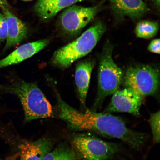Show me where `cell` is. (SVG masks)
<instances>
[{
    "mask_svg": "<svg viewBox=\"0 0 160 160\" xmlns=\"http://www.w3.org/2000/svg\"><path fill=\"white\" fill-rule=\"evenodd\" d=\"M0 160H2L1 159H0Z\"/></svg>",
    "mask_w": 160,
    "mask_h": 160,
    "instance_id": "25",
    "label": "cell"
},
{
    "mask_svg": "<svg viewBox=\"0 0 160 160\" xmlns=\"http://www.w3.org/2000/svg\"><path fill=\"white\" fill-rule=\"evenodd\" d=\"M0 90L13 94L19 98L24 111L26 122L53 115L51 104L36 83L18 80L11 85L0 84Z\"/></svg>",
    "mask_w": 160,
    "mask_h": 160,
    "instance_id": "2",
    "label": "cell"
},
{
    "mask_svg": "<svg viewBox=\"0 0 160 160\" xmlns=\"http://www.w3.org/2000/svg\"><path fill=\"white\" fill-rule=\"evenodd\" d=\"M106 28L97 21L72 42L56 51L51 62L57 67L65 68L92 51L105 33Z\"/></svg>",
    "mask_w": 160,
    "mask_h": 160,
    "instance_id": "3",
    "label": "cell"
},
{
    "mask_svg": "<svg viewBox=\"0 0 160 160\" xmlns=\"http://www.w3.org/2000/svg\"><path fill=\"white\" fill-rule=\"evenodd\" d=\"M8 4L7 0H0V7L1 8L3 7L8 8Z\"/></svg>",
    "mask_w": 160,
    "mask_h": 160,
    "instance_id": "21",
    "label": "cell"
},
{
    "mask_svg": "<svg viewBox=\"0 0 160 160\" xmlns=\"http://www.w3.org/2000/svg\"><path fill=\"white\" fill-rule=\"evenodd\" d=\"M7 20L8 32L6 43L2 54L18 44L27 37L28 28L22 21L10 12L8 8H1Z\"/></svg>",
    "mask_w": 160,
    "mask_h": 160,
    "instance_id": "9",
    "label": "cell"
},
{
    "mask_svg": "<svg viewBox=\"0 0 160 160\" xmlns=\"http://www.w3.org/2000/svg\"><path fill=\"white\" fill-rule=\"evenodd\" d=\"M112 9L119 17H128L134 21L142 17L149 11L143 0H109Z\"/></svg>",
    "mask_w": 160,
    "mask_h": 160,
    "instance_id": "11",
    "label": "cell"
},
{
    "mask_svg": "<svg viewBox=\"0 0 160 160\" xmlns=\"http://www.w3.org/2000/svg\"><path fill=\"white\" fill-rule=\"evenodd\" d=\"M52 147L51 140L47 139L24 141L19 145L20 160H43Z\"/></svg>",
    "mask_w": 160,
    "mask_h": 160,
    "instance_id": "12",
    "label": "cell"
},
{
    "mask_svg": "<svg viewBox=\"0 0 160 160\" xmlns=\"http://www.w3.org/2000/svg\"><path fill=\"white\" fill-rule=\"evenodd\" d=\"M148 49L151 52L159 54L160 39H157L152 40L149 43Z\"/></svg>",
    "mask_w": 160,
    "mask_h": 160,
    "instance_id": "19",
    "label": "cell"
},
{
    "mask_svg": "<svg viewBox=\"0 0 160 160\" xmlns=\"http://www.w3.org/2000/svg\"><path fill=\"white\" fill-rule=\"evenodd\" d=\"M77 155L74 150L68 146L59 145L53 151L49 152L43 160H76Z\"/></svg>",
    "mask_w": 160,
    "mask_h": 160,
    "instance_id": "16",
    "label": "cell"
},
{
    "mask_svg": "<svg viewBox=\"0 0 160 160\" xmlns=\"http://www.w3.org/2000/svg\"><path fill=\"white\" fill-rule=\"evenodd\" d=\"M94 62L91 60H87L78 63L76 66L75 81L80 101L82 104L85 105L90 79Z\"/></svg>",
    "mask_w": 160,
    "mask_h": 160,
    "instance_id": "14",
    "label": "cell"
},
{
    "mask_svg": "<svg viewBox=\"0 0 160 160\" xmlns=\"http://www.w3.org/2000/svg\"><path fill=\"white\" fill-rule=\"evenodd\" d=\"M8 26L4 15L0 13V45L7 39Z\"/></svg>",
    "mask_w": 160,
    "mask_h": 160,
    "instance_id": "18",
    "label": "cell"
},
{
    "mask_svg": "<svg viewBox=\"0 0 160 160\" xmlns=\"http://www.w3.org/2000/svg\"><path fill=\"white\" fill-rule=\"evenodd\" d=\"M113 50L112 45L108 42L100 56L98 93L92 111H97L106 97L119 90L123 81V72L114 61Z\"/></svg>",
    "mask_w": 160,
    "mask_h": 160,
    "instance_id": "4",
    "label": "cell"
},
{
    "mask_svg": "<svg viewBox=\"0 0 160 160\" xmlns=\"http://www.w3.org/2000/svg\"><path fill=\"white\" fill-rule=\"evenodd\" d=\"M19 152L15 154L8 157H7L5 160H17L18 157H19Z\"/></svg>",
    "mask_w": 160,
    "mask_h": 160,
    "instance_id": "20",
    "label": "cell"
},
{
    "mask_svg": "<svg viewBox=\"0 0 160 160\" xmlns=\"http://www.w3.org/2000/svg\"><path fill=\"white\" fill-rule=\"evenodd\" d=\"M49 43V40L43 39L20 46L7 57L0 60V69L17 64L29 59L44 49Z\"/></svg>",
    "mask_w": 160,
    "mask_h": 160,
    "instance_id": "10",
    "label": "cell"
},
{
    "mask_svg": "<svg viewBox=\"0 0 160 160\" xmlns=\"http://www.w3.org/2000/svg\"><path fill=\"white\" fill-rule=\"evenodd\" d=\"M109 105L104 112H127L135 116L140 115L143 97L129 89L118 90L113 94Z\"/></svg>",
    "mask_w": 160,
    "mask_h": 160,
    "instance_id": "8",
    "label": "cell"
},
{
    "mask_svg": "<svg viewBox=\"0 0 160 160\" xmlns=\"http://www.w3.org/2000/svg\"><path fill=\"white\" fill-rule=\"evenodd\" d=\"M159 30V24L158 22L143 20L137 23L135 32L138 38L149 39L157 35Z\"/></svg>",
    "mask_w": 160,
    "mask_h": 160,
    "instance_id": "15",
    "label": "cell"
},
{
    "mask_svg": "<svg viewBox=\"0 0 160 160\" xmlns=\"http://www.w3.org/2000/svg\"><path fill=\"white\" fill-rule=\"evenodd\" d=\"M155 2L156 3H157V5L158 6H159L160 5V0H155Z\"/></svg>",
    "mask_w": 160,
    "mask_h": 160,
    "instance_id": "22",
    "label": "cell"
},
{
    "mask_svg": "<svg viewBox=\"0 0 160 160\" xmlns=\"http://www.w3.org/2000/svg\"><path fill=\"white\" fill-rule=\"evenodd\" d=\"M99 10L97 7H84L75 5L70 6L60 16V27L66 34L77 35L94 18Z\"/></svg>",
    "mask_w": 160,
    "mask_h": 160,
    "instance_id": "7",
    "label": "cell"
},
{
    "mask_svg": "<svg viewBox=\"0 0 160 160\" xmlns=\"http://www.w3.org/2000/svg\"><path fill=\"white\" fill-rule=\"evenodd\" d=\"M86 0H38L35 7L36 13L44 21H48L60 11Z\"/></svg>",
    "mask_w": 160,
    "mask_h": 160,
    "instance_id": "13",
    "label": "cell"
},
{
    "mask_svg": "<svg viewBox=\"0 0 160 160\" xmlns=\"http://www.w3.org/2000/svg\"><path fill=\"white\" fill-rule=\"evenodd\" d=\"M72 143L78 156L83 160H109L119 149L117 143L87 133L74 135Z\"/></svg>",
    "mask_w": 160,
    "mask_h": 160,
    "instance_id": "5",
    "label": "cell"
},
{
    "mask_svg": "<svg viewBox=\"0 0 160 160\" xmlns=\"http://www.w3.org/2000/svg\"><path fill=\"white\" fill-rule=\"evenodd\" d=\"M159 79V71L155 68L149 65H136L128 69L122 81L126 88L143 98L157 93Z\"/></svg>",
    "mask_w": 160,
    "mask_h": 160,
    "instance_id": "6",
    "label": "cell"
},
{
    "mask_svg": "<svg viewBox=\"0 0 160 160\" xmlns=\"http://www.w3.org/2000/svg\"><path fill=\"white\" fill-rule=\"evenodd\" d=\"M149 122L152 133L153 142L155 143H158L160 137L159 111L151 114Z\"/></svg>",
    "mask_w": 160,
    "mask_h": 160,
    "instance_id": "17",
    "label": "cell"
},
{
    "mask_svg": "<svg viewBox=\"0 0 160 160\" xmlns=\"http://www.w3.org/2000/svg\"><path fill=\"white\" fill-rule=\"evenodd\" d=\"M79 160L78 159H77V160Z\"/></svg>",
    "mask_w": 160,
    "mask_h": 160,
    "instance_id": "24",
    "label": "cell"
},
{
    "mask_svg": "<svg viewBox=\"0 0 160 160\" xmlns=\"http://www.w3.org/2000/svg\"><path fill=\"white\" fill-rule=\"evenodd\" d=\"M59 117L71 129L93 132L121 140L130 147L139 149L144 144L145 134L129 128L121 118L107 113L87 109L79 112L68 105L56 90Z\"/></svg>",
    "mask_w": 160,
    "mask_h": 160,
    "instance_id": "1",
    "label": "cell"
},
{
    "mask_svg": "<svg viewBox=\"0 0 160 160\" xmlns=\"http://www.w3.org/2000/svg\"><path fill=\"white\" fill-rule=\"evenodd\" d=\"M22 1H32V0H22Z\"/></svg>",
    "mask_w": 160,
    "mask_h": 160,
    "instance_id": "23",
    "label": "cell"
}]
</instances>
